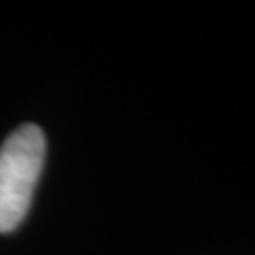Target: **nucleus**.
<instances>
[{"label": "nucleus", "instance_id": "f257e3e1", "mask_svg": "<svg viewBox=\"0 0 255 255\" xmlns=\"http://www.w3.org/2000/svg\"><path fill=\"white\" fill-rule=\"evenodd\" d=\"M45 155V132L34 124L19 126L0 145V234L17 230L28 217Z\"/></svg>", "mask_w": 255, "mask_h": 255}]
</instances>
